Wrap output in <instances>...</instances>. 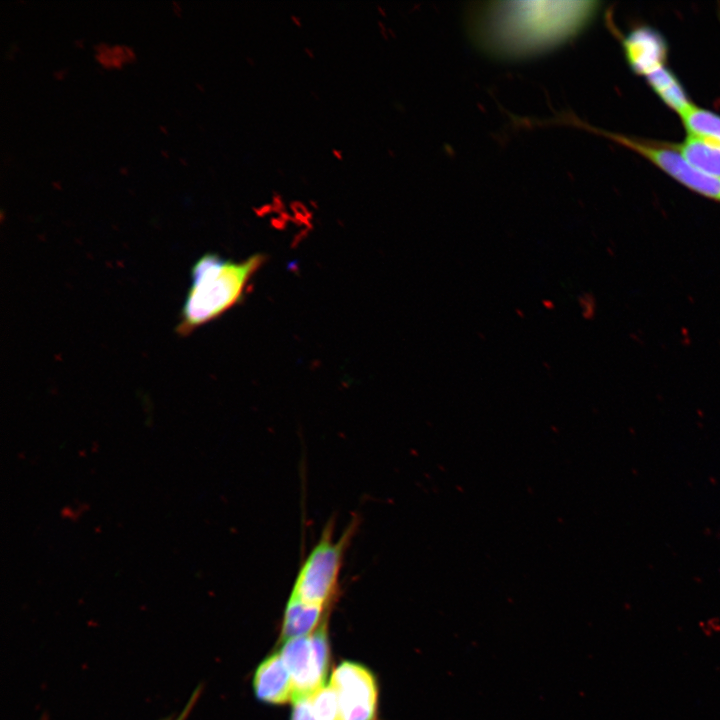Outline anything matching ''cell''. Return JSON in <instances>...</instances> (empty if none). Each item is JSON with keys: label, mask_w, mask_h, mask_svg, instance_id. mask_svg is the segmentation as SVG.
Here are the masks:
<instances>
[{"label": "cell", "mask_w": 720, "mask_h": 720, "mask_svg": "<svg viewBox=\"0 0 720 720\" xmlns=\"http://www.w3.org/2000/svg\"><path fill=\"white\" fill-rule=\"evenodd\" d=\"M615 139L648 158L651 162L690 189L705 196L720 199V179L699 171L676 151L664 147L646 145L626 137L617 136Z\"/></svg>", "instance_id": "5"}, {"label": "cell", "mask_w": 720, "mask_h": 720, "mask_svg": "<svg viewBox=\"0 0 720 720\" xmlns=\"http://www.w3.org/2000/svg\"><path fill=\"white\" fill-rule=\"evenodd\" d=\"M679 150L680 154L699 171L720 179V142L690 135Z\"/></svg>", "instance_id": "9"}, {"label": "cell", "mask_w": 720, "mask_h": 720, "mask_svg": "<svg viewBox=\"0 0 720 720\" xmlns=\"http://www.w3.org/2000/svg\"><path fill=\"white\" fill-rule=\"evenodd\" d=\"M168 720H171V719H168Z\"/></svg>", "instance_id": "14"}, {"label": "cell", "mask_w": 720, "mask_h": 720, "mask_svg": "<svg viewBox=\"0 0 720 720\" xmlns=\"http://www.w3.org/2000/svg\"><path fill=\"white\" fill-rule=\"evenodd\" d=\"M253 690L257 699L266 704L293 702L292 678L279 652L267 656L259 664L253 677Z\"/></svg>", "instance_id": "6"}, {"label": "cell", "mask_w": 720, "mask_h": 720, "mask_svg": "<svg viewBox=\"0 0 720 720\" xmlns=\"http://www.w3.org/2000/svg\"><path fill=\"white\" fill-rule=\"evenodd\" d=\"M623 47L632 70L645 76L663 66L667 54L661 34L645 26L631 31L625 37Z\"/></svg>", "instance_id": "7"}, {"label": "cell", "mask_w": 720, "mask_h": 720, "mask_svg": "<svg viewBox=\"0 0 720 720\" xmlns=\"http://www.w3.org/2000/svg\"><path fill=\"white\" fill-rule=\"evenodd\" d=\"M329 684L337 695L340 720H378V685L369 668L342 661L334 668Z\"/></svg>", "instance_id": "4"}, {"label": "cell", "mask_w": 720, "mask_h": 720, "mask_svg": "<svg viewBox=\"0 0 720 720\" xmlns=\"http://www.w3.org/2000/svg\"><path fill=\"white\" fill-rule=\"evenodd\" d=\"M279 653L292 678L293 702L325 686L330 663L327 620L311 634L283 642Z\"/></svg>", "instance_id": "3"}, {"label": "cell", "mask_w": 720, "mask_h": 720, "mask_svg": "<svg viewBox=\"0 0 720 720\" xmlns=\"http://www.w3.org/2000/svg\"><path fill=\"white\" fill-rule=\"evenodd\" d=\"M328 611L287 600L280 638L282 642L309 635L327 620Z\"/></svg>", "instance_id": "8"}, {"label": "cell", "mask_w": 720, "mask_h": 720, "mask_svg": "<svg viewBox=\"0 0 720 720\" xmlns=\"http://www.w3.org/2000/svg\"><path fill=\"white\" fill-rule=\"evenodd\" d=\"M690 135L710 138L720 142V116L691 105L681 114Z\"/></svg>", "instance_id": "11"}, {"label": "cell", "mask_w": 720, "mask_h": 720, "mask_svg": "<svg viewBox=\"0 0 720 720\" xmlns=\"http://www.w3.org/2000/svg\"><path fill=\"white\" fill-rule=\"evenodd\" d=\"M265 261L255 254L243 261L206 253L193 264L190 286L182 305L176 333L188 336L238 304L248 282Z\"/></svg>", "instance_id": "2"}, {"label": "cell", "mask_w": 720, "mask_h": 720, "mask_svg": "<svg viewBox=\"0 0 720 720\" xmlns=\"http://www.w3.org/2000/svg\"><path fill=\"white\" fill-rule=\"evenodd\" d=\"M507 7L493 3L474 13L473 33L481 45L502 54L545 50L581 31L594 16L596 2H571L565 7Z\"/></svg>", "instance_id": "1"}, {"label": "cell", "mask_w": 720, "mask_h": 720, "mask_svg": "<svg viewBox=\"0 0 720 720\" xmlns=\"http://www.w3.org/2000/svg\"><path fill=\"white\" fill-rule=\"evenodd\" d=\"M200 689H196L192 696L190 697L189 701L186 703L183 710L180 712V714L173 720H186L190 712L192 711L198 697H199Z\"/></svg>", "instance_id": "13"}, {"label": "cell", "mask_w": 720, "mask_h": 720, "mask_svg": "<svg viewBox=\"0 0 720 720\" xmlns=\"http://www.w3.org/2000/svg\"><path fill=\"white\" fill-rule=\"evenodd\" d=\"M290 720H320L307 697L294 701Z\"/></svg>", "instance_id": "12"}, {"label": "cell", "mask_w": 720, "mask_h": 720, "mask_svg": "<svg viewBox=\"0 0 720 720\" xmlns=\"http://www.w3.org/2000/svg\"><path fill=\"white\" fill-rule=\"evenodd\" d=\"M649 85L657 95L680 115L690 106L687 95L676 77L664 66L646 75Z\"/></svg>", "instance_id": "10"}]
</instances>
